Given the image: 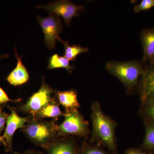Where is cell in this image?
<instances>
[{"label": "cell", "mask_w": 154, "mask_h": 154, "mask_svg": "<svg viewBox=\"0 0 154 154\" xmlns=\"http://www.w3.org/2000/svg\"><path fill=\"white\" fill-rule=\"evenodd\" d=\"M91 117L93 126L91 141L97 143L98 145L105 146L111 152L115 153L116 123L104 113L98 101L94 102L91 106Z\"/></svg>", "instance_id": "obj_1"}, {"label": "cell", "mask_w": 154, "mask_h": 154, "mask_svg": "<svg viewBox=\"0 0 154 154\" xmlns=\"http://www.w3.org/2000/svg\"><path fill=\"white\" fill-rule=\"evenodd\" d=\"M22 131L36 146L47 149L54 141L57 132L54 122H38L32 118L25 124Z\"/></svg>", "instance_id": "obj_2"}, {"label": "cell", "mask_w": 154, "mask_h": 154, "mask_svg": "<svg viewBox=\"0 0 154 154\" xmlns=\"http://www.w3.org/2000/svg\"><path fill=\"white\" fill-rule=\"evenodd\" d=\"M106 69L123 83L129 92L137 85L140 77L144 70L141 64L135 61L109 62L106 63Z\"/></svg>", "instance_id": "obj_3"}, {"label": "cell", "mask_w": 154, "mask_h": 154, "mask_svg": "<svg viewBox=\"0 0 154 154\" xmlns=\"http://www.w3.org/2000/svg\"><path fill=\"white\" fill-rule=\"evenodd\" d=\"M62 123L57 126V133L62 136L75 135L87 137L90 133L89 124L78 110L67 112L64 114Z\"/></svg>", "instance_id": "obj_4"}, {"label": "cell", "mask_w": 154, "mask_h": 154, "mask_svg": "<svg viewBox=\"0 0 154 154\" xmlns=\"http://www.w3.org/2000/svg\"><path fill=\"white\" fill-rule=\"evenodd\" d=\"M37 17L44 33L45 44L49 49H55L57 40L60 38L59 34L62 30L61 19L54 15H50L46 18L38 16Z\"/></svg>", "instance_id": "obj_5"}, {"label": "cell", "mask_w": 154, "mask_h": 154, "mask_svg": "<svg viewBox=\"0 0 154 154\" xmlns=\"http://www.w3.org/2000/svg\"><path fill=\"white\" fill-rule=\"evenodd\" d=\"M36 8L46 10L50 15L62 17L67 26H69L74 17L79 15V11L84 9L83 6L76 5L69 1H56L46 5L36 6Z\"/></svg>", "instance_id": "obj_6"}, {"label": "cell", "mask_w": 154, "mask_h": 154, "mask_svg": "<svg viewBox=\"0 0 154 154\" xmlns=\"http://www.w3.org/2000/svg\"><path fill=\"white\" fill-rule=\"evenodd\" d=\"M52 93V88L43 82L38 91L21 107V111L33 116L53 100L51 96Z\"/></svg>", "instance_id": "obj_7"}, {"label": "cell", "mask_w": 154, "mask_h": 154, "mask_svg": "<svg viewBox=\"0 0 154 154\" xmlns=\"http://www.w3.org/2000/svg\"><path fill=\"white\" fill-rule=\"evenodd\" d=\"M11 113L8 116L7 126L2 136L0 138L6 148V150L9 151L12 148L13 136L17 129L22 128L28 121V117H22L18 115L16 110L11 108Z\"/></svg>", "instance_id": "obj_8"}, {"label": "cell", "mask_w": 154, "mask_h": 154, "mask_svg": "<svg viewBox=\"0 0 154 154\" xmlns=\"http://www.w3.org/2000/svg\"><path fill=\"white\" fill-rule=\"evenodd\" d=\"M140 92L142 104L149 99H154V63L144 70Z\"/></svg>", "instance_id": "obj_9"}, {"label": "cell", "mask_w": 154, "mask_h": 154, "mask_svg": "<svg viewBox=\"0 0 154 154\" xmlns=\"http://www.w3.org/2000/svg\"><path fill=\"white\" fill-rule=\"evenodd\" d=\"M15 56L18 62L17 66L7 77L8 82L12 85H21L27 82L29 79L28 71L22 63L21 57H19L17 53L16 48H15Z\"/></svg>", "instance_id": "obj_10"}, {"label": "cell", "mask_w": 154, "mask_h": 154, "mask_svg": "<svg viewBox=\"0 0 154 154\" xmlns=\"http://www.w3.org/2000/svg\"><path fill=\"white\" fill-rule=\"evenodd\" d=\"M80 148L72 140L54 141L47 149V154H79Z\"/></svg>", "instance_id": "obj_11"}, {"label": "cell", "mask_w": 154, "mask_h": 154, "mask_svg": "<svg viewBox=\"0 0 154 154\" xmlns=\"http://www.w3.org/2000/svg\"><path fill=\"white\" fill-rule=\"evenodd\" d=\"M143 50V61L154 63V28L144 30L141 35Z\"/></svg>", "instance_id": "obj_12"}, {"label": "cell", "mask_w": 154, "mask_h": 154, "mask_svg": "<svg viewBox=\"0 0 154 154\" xmlns=\"http://www.w3.org/2000/svg\"><path fill=\"white\" fill-rule=\"evenodd\" d=\"M58 101L66 109V113L78 110L80 107L76 92L75 90L59 91L57 93Z\"/></svg>", "instance_id": "obj_13"}, {"label": "cell", "mask_w": 154, "mask_h": 154, "mask_svg": "<svg viewBox=\"0 0 154 154\" xmlns=\"http://www.w3.org/2000/svg\"><path fill=\"white\" fill-rule=\"evenodd\" d=\"M64 116L54 100L33 116V119L38 120L45 118H57Z\"/></svg>", "instance_id": "obj_14"}, {"label": "cell", "mask_w": 154, "mask_h": 154, "mask_svg": "<svg viewBox=\"0 0 154 154\" xmlns=\"http://www.w3.org/2000/svg\"><path fill=\"white\" fill-rule=\"evenodd\" d=\"M63 44L65 47L64 57L67 59L69 61L75 60L77 56L81 54L88 52V49L87 48H84L80 45H70L67 41L63 40L60 38L59 40Z\"/></svg>", "instance_id": "obj_15"}, {"label": "cell", "mask_w": 154, "mask_h": 154, "mask_svg": "<svg viewBox=\"0 0 154 154\" xmlns=\"http://www.w3.org/2000/svg\"><path fill=\"white\" fill-rule=\"evenodd\" d=\"M56 68L65 69L69 73H71L75 69V66L70 65L69 61L64 57L55 54L50 58L48 69H51Z\"/></svg>", "instance_id": "obj_16"}, {"label": "cell", "mask_w": 154, "mask_h": 154, "mask_svg": "<svg viewBox=\"0 0 154 154\" xmlns=\"http://www.w3.org/2000/svg\"><path fill=\"white\" fill-rule=\"evenodd\" d=\"M145 136L142 148L147 151H154V122L145 121Z\"/></svg>", "instance_id": "obj_17"}, {"label": "cell", "mask_w": 154, "mask_h": 154, "mask_svg": "<svg viewBox=\"0 0 154 154\" xmlns=\"http://www.w3.org/2000/svg\"><path fill=\"white\" fill-rule=\"evenodd\" d=\"M142 113L145 121L154 122V99H149L142 104Z\"/></svg>", "instance_id": "obj_18"}, {"label": "cell", "mask_w": 154, "mask_h": 154, "mask_svg": "<svg viewBox=\"0 0 154 154\" xmlns=\"http://www.w3.org/2000/svg\"><path fill=\"white\" fill-rule=\"evenodd\" d=\"M103 149L100 146L85 143L80 148L79 154H113Z\"/></svg>", "instance_id": "obj_19"}, {"label": "cell", "mask_w": 154, "mask_h": 154, "mask_svg": "<svg viewBox=\"0 0 154 154\" xmlns=\"http://www.w3.org/2000/svg\"><path fill=\"white\" fill-rule=\"evenodd\" d=\"M154 7V0H143L138 5L135 6L134 11L136 13L148 11Z\"/></svg>", "instance_id": "obj_20"}, {"label": "cell", "mask_w": 154, "mask_h": 154, "mask_svg": "<svg viewBox=\"0 0 154 154\" xmlns=\"http://www.w3.org/2000/svg\"><path fill=\"white\" fill-rule=\"evenodd\" d=\"M20 100V99L17 100H12L10 99L5 91L0 87V104H5L8 102H19Z\"/></svg>", "instance_id": "obj_21"}, {"label": "cell", "mask_w": 154, "mask_h": 154, "mask_svg": "<svg viewBox=\"0 0 154 154\" xmlns=\"http://www.w3.org/2000/svg\"><path fill=\"white\" fill-rule=\"evenodd\" d=\"M8 116V115L3 111L2 108H0V135L5 128Z\"/></svg>", "instance_id": "obj_22"}, {"label": "cell", "mask_w": 154, "mask_h": 154, "mask_svg": "<svg viewBox=\"0 0 154 154\" xmlns=\"http://www.w3.org/2000/svg\"><path fill=\"white\" fill-rule=\"evenodd\" d=\"M125 154H154V153L146 152L139 149L129 148L125 151Z\"/></svg>", "instance_id": "obj_23"}, {"label": "cell", "mask_w": 154, "mask_h": 154, "mask_svg": "<svg viewBox=\"0 0 154 154\" xmlns=\"http://www.w3.org/2000/svg\"><path fill=\"white\" fill-rule=\"evenodd\" d=\"M14 154H43L41 152L33 150H30L24 152L23 153L15 152Z\"/></svg>", "instance_id": "obj_24"}, {"label": "cell", "mask_w": 154, "mask_h": 154, "mask_svg": "<svg viewBox=\"0 0 154 154\" xmlns=\"http://www.w3.org/2000/svg\"><path fill=\"white\" fill-rule=\"evenodd\" d=\"M8 57V54H5V55L0 56V60H2V59Z\"/></svg>", "instance_id": "obj_25"}, {"label": "cell", "mask_w": 154, "mask_h": 154, "mask_svg": "<svg viewBox=\"0 0 154 154\" xmlns=\"http://www.w3.org/2000/svg\"><path fill=\"white\" fill-rule=\"evenodd\" d=\"M2 143H3V142L2 140L1 139V138H0V144H1Z\"/></svg>", "instance_id": "obj_26"}]
</instances>
